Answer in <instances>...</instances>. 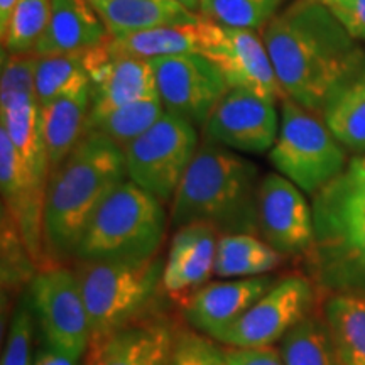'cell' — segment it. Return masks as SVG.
<instances>
[{
    "instance_id": "2",
    "label": "cell",
    "mask_w": 365,
    "mask_h": 365,
    "mask_svg": "<svg viewBox=\"0 0 365 365\" xmlns=\"http://www.w3.org/2000/svg\"><path fill=\"white\" fill-rule=\"evenodd\" d=\"M125 180L124 149L100 132H86L49 176L43 227L48 266H59L71 255L75 257V250L100 205Z\"/></svg>"
},
{
    "instance_id": "29",
    "label": "cell",
    "mask_w": 365,
    "mask_h": 365,
    "mask_svg": "<svg viewBox=\"0 0 365 365\" xmlns=\"http://www.w3.org/2000/svg\"><path fill=\"white\" fill-rule=\"evenodd\" d=\"M164 113L163 102L159 97L137 100L102 113H90L88 130L100 132L125 149L132 140L150 129Z\"/></svg>"
},
{
    "instance_id": "20",
    "label": "cell",
    "mask_w": 365,
    "mask_h": 365,
    "mask_svg": "<svg viewBox=\"0 0 365 365\" xmlns=\"http://www.w3.org/2000/svg\"><path fill=\"white\" fill-rule=\"evenodd\" d=\"M175 339L161 322H137L88 349L86 365H170Z\"/></svg>"
},
{
    "instance_id": "22",
    "label": "cell",
    "mask_w": 365,
    "mask_h": 365,
    "mask_svg": "<svg viewBox=\"0 0 365 365\" xmlns=\"http://www.w3.org/2000/svg\"><path fill=\"white\" fill-rule=\"evenodd\" d=\"M90 110V88L56 98L41 107V129L48 154L49 176L61 166V163L86 135Z\"/></svg>"
},
{
    "instance_id": "25",
    "label": "cell",
    "mask_w": 365,
    "mask_h": 365,
    "mask_svg": "<svg viewBox=\"0 0 365 365\" xmlns=\"http://www.w3.org/2000/svg\"><path fill=\"white\" fill-rule=\"evenodd\" d=\"M281 255L266 240L254 234L220 235L215 274L222 279L264 276L279 266Z\"/></svg>"
},
{
    "instance_id": "14",
    "label": "cell",
    "mask_w": 365,
    "mask_h": 365,
    "mask_svg": "<svg viewBox=\"0 0 365 365\" xmlns=\"http://www.w3.org/2000/svg\"><path fill=\"white\" fill-rule=\"evenodd\" d=\"M210 143L247 154L272 149L279 134L274 103L240 88H230L203 125Z\"/></svg>"
},
{
    "instance_id": "36",
    "label": "cell",
    "mask_w": 365,
    "mask_h": 365,
    "mask_svg": "<svg viewBox=\"0 0 365 365\" xmlns=\"http://www.w3.org/2000/svg\"><path fill=\"white\" fill-rule=\"evenodd\" d=\"M212 341L203 336L185 331L176 335L170 365H213Z\"/></svg>"
},
{
    "instance_id": "44",
    "label": "cell",
    "mask_w": 365,
    "mask_h": 365,
    "mask_svg": "<svg viewBox=\"0 0 365 365\" xmlns=\"http://www.w3.org/2000/svg\"><path fill=\"white\" fill-rule=\"evenodd\" d=\"M318 2H322V0H318Z\"/></svg>"
},
{
    "instance_id": "21",
    "label": "cell",
    "mask_w": 365,
    "mask_h": 365,
    "mask_svg": "<svg viewBox=\"0 0 365 365\" xmlns=\"http://www.w3.org/2000/svg\"><path fill=\"white\" fill-rule=\"evenodd\" d=\"M110 36L91 0H51V14L38 56L86 53Z\"/></svg>"
},
{
    "instance_id": "34",
    "label": "cell",
    "mask_w": 365,
    "mask_h": 365,
    "mask_svg": "<svg viewBox=\"0 0 365 365\" xmlns=\"http://www.w3.org/2000/svg\"><path fill=\"white\" fill-rule=\"evenodd\" d=\"M333 198L365 213V156L354 158L344 175L325 188Z\"/></svg>"
},
{
    "instance_id": "3",
    "label": "cell",
    "mask_w": 365,
    "mask_h": 365,
    "mask_svg": "<svg viewBox=\"0 0 365 365\" xmlns=\"http://www.w3.org/2000/svg\"><path fill=\"white\" fill-rule=\"evenodd\" d=\"M259 185L254 163L207 140L196 150L171 200L173 227L207 223L222 235H257Z\"/></svg>"
},
{
    "instance_id": "35",
    "label": "cell",
    "mask_w": 365,
    "mask_h": 365,
    "mask_svg": "<svg viewBox=\"0 0 365 365\" xmlns=\"http://www.w3.org/2000/svg\"><path fill=\"white\" fill-rule=\"evenodd\" d=\"M33 319L26 308L17 309L4 349L2 365H33Z\"/></svg>"
},
{
    "instance_id": "10",
    "label": "cell",
    "mask_w": 365,
    "mask_h": 365,
    "mask_svg": "<svg viewBox=\"0 0 365 365\" xmlns=\"http://www.w3.org/2000/svg\"><path fill=\"white\" fill-rule=\"evenodd\" d=\"M313 298L312 282L301 276H287L274 282L239 319L210 339L235 349L272 346L308 317Z\"/></svg>"
},
{
    "instance_id": "31",
    "label": "cell",
    "mask_w": 365,
    "mask_h": 365,
    "mask_svg": "<svg viewBox=\"0 0 365 365\" xmlns=\"http://www.w3.org/2000/svg\"><path fill=\"white\" fill-rule=\"evenodd\" d=\"M51 14V0H19L7 26L0 31L4 51L34 53Z\"/></svg>"
},
{
    "instance_id": "26",
    "label": "cell",
    "mask_w": 365,
    "mask_h": 365,
    "mask_svg": "<svg viewBox=\"0 0 365 365\" xmlns=\"http://www.w3.org/2000/svg\"><path fill=\"white\" fill-rule=\"evenodd\" d=\"M323 120L335 139L354 153H365V71L333 93Z\"/></svg>"
},
{
    "instance_id": "15",
    "label": "cell",
    "mask_w": 365,
    "mask_h": 365,
    "mask_svg": "<svg viewBox=\"0 0 365 365\" xmlns=\"http://www.w3.org/2000/svg\"><path fill=\"white\" fill-rule=\"evenodd\" d=\"M108 38L83 53L90 76V113H102L137 100L159 97L156 75L149 59L115 56L108 48Z\"/></svg>"
},
{
    "instance_id": "30",
    "label": "cell",
    "mask_w": 365,
    "mask_h": 365,
    "mask_svg": "<svg viewBox=\"0 0 365 365\" xmlns=\"http://www.w3.org/2000/svg\"><path fill=\"white\" fill-rule=\"evenodd\" d=\"M36 98L39 107L53 100L90 88L83 53L38 56L36 63Z\"/></svg>"
},
{
    "instance_id": "43",
    "label": "cell",
    "mask_w": 365,
    "mask_h": 365,
    "mask_svg": "<svg viewBox=\"0 0 365 365\" xmlns=\"http://www.w3.org/2000/svg\"><path fill=\"white\" fill-rule=\"evenodd\" d=\"M264 4H266V6H269L272 9V11H276L277 7H279V4L282 2V0H262Z\"/></svg>"
},
{
    "instance_id": "40",
    "label": "cell",
    "mask_w": 365,
    "mask_h": 365,
    "mask_svg": "<svg viewBox=\"0 0 365 365\" xmlns=\"http://www.w3.org/2000/svg\"><path fill=\"white\" fill-rule=\"evenodd\" d=\"M17 2H19V0H0V31L7 26Z\"/></svg>"
},
{
    "instance_id": "19",
    "label": "cell",
    "mask_w": 365,
    "mask_h": 365,
    "mask_svg": "<svg viewBox=\"0 0 365 365\" xmlns=\"http://www.w3.org/2000/svg\"><path fill=\"white\" fill-rule=\"evenodd\" d=\"M218 239V232L207 223H191L178 228L164 262V291L182 294L202 287L215 274Z\"/></svg>"
},
{
    "instance_id": "24",
    "label": "cell",
    "mask_w": 365,
    "mask_h": 365,
    "mask_svg": "<svg viewBox=\"0 0 365 365\" xmlns=\"http://www.w3.org/2000/svg\"><path fill=\"white\" fill-rule=\"evenodd\" d=\"M2 129L21 158L36 171V175L49 181V164L46 154L41 107L36 97H17L0 103Z\"/></svg>"
},
{
    "instance_id": "33",
    "label": "cell",
    "mask_w": 365,
    "mask_h": 365,
    "mask_svg": "<svg viewBox=\"0 0 365 365\" xmlns=\"http://www.w3.org/2000/svg\"><path fill=\"white\" fill-rule=\"evenodd\" d=\"M36 53L4 51L0 103L17 97H36Z\"/></svg>"
},
{
    "instance_id": "1",
    "label": "cell",
    "mask_w": 365,
    "mask_h": 365,
    "mask_svg": "<svg viewBox=\"0 0 365 365\" xmlns=\"http://www.w3.org/2000/svg\"><path fill=\"white\" fill-rule=\"evenodd\" d=\"M262 39L286 97L313 112L362 73L357 39L318 0H296L267 22Z\"/></svg>"
},
{
    "instance_id": "27",
    "label": "cell",
    "mask_w": 365,
    "mask_h": 365,
    "mask_svg": "<svg viewBox=\"0 0 365 365\" xmlns=\"http://www.w3.org/2000/svg\"><path fill=\"white\" fill-rule=\"evenodd\" d=\"M323 319L345 365H365V299L331 294L323 308Z\"/></svg>"
},
{
    "instance_id": "9",
    "label": "cell",
    "mask_w": 365,
    "mask_h": 365,
    "mask_svg": "<svg viewBox=\"0 0 365 365\" xmlns=\"http://www.w3.org/2000/svg\"><path fill=\"white\" fill-rule=\"evenodd\" d=\"M31 296L49 349L80 360L90 349V323L76 272L44 267L31 282Z\"/></svg>"
},
{
    "instance_id": "7",
    "label": "cell",
    "mask_w": 365,
    "mask_h": 365,
    "mask_svg": "<svg viewBox=\"0 0 365 365\" xmlns=\"http://www.w3.org/2000/svg\"><path fill=\"white\" fill-rule=\"evenodd\" d=\"M313 217L314 247L308 255L318 282L331 294L365 299V213L322 190Z\"/></svg>"
},
{
    "instance_id": "37",
    "label": "cell",
    "mask_w": 365,
    "mask_h": 365,
    "mask_svg": "<svg viewBox=\"0 0 365 365\" xmlns=\"http://www.w3.org/2000/svg\"><path fill=\"white\" fill-rule=\"evenodd\" d=\"M322 4L339 19L350 36L365 39V0H322Z\"/></svg>"
},
{
    "instance_id": "13",
    "label": "cell",
    "mask_w": 365,
    "mask_h": 365,
    "mask_svg": "<svg viewBox=\"0 0 365 365\" xmlns=\"http://www.w3.org/2000/svg\"><path fill=\"white\" fill-rule=\"evenodd\" d=\"M0 190L2 208L16 223L34 264H48L44 255V203L48 181L36 175L0 127Z\"/></svg>"
},
{
    "instance_id": "23",
    "label": "cell",
    "mask_w": 365,
    "mask_h": 365,
    "mask_svg": "<svg viewBox=\"0 0 365 365\" xmlns=\"http://www.w3.org/2000/svg\"><path fill=\"white\" fill-rule=\"evenodd\" d=\"M112 36L139 33L202 19L178 0H91Z\"/></svg>"
},
{
    "instance_id": "6",
    "label": "cell",
    "mask_w": 365,
    "mask_h": 365,
    "mask_svg": "<svg viewBox=\"0 0 365 365\" xmlns=\"http://www.w3.org/2000/svg\"><path fill=\"white\" fill-rule=\"evenodd\" d=\"M279 134L269 150L277 173L303 193L317 195L346 170V154L318 112L281 100Z\"/></svg>"
},
{
    "instance_id": "39",
    "label": "cell",
    "mask_w": 365,
    "mask_h": 365,
    "mask_svg": "<svg viewBox=\"0 0 365 365\" xmlns=\"http://www.w3.org/2000/svg\"><path fill=\"white\" fill-rule=\"evenodd\" d=\"M78 360L68 357L65 354H59L53 349H43L36 354L34 365H76Z\"/></svg>"
},
{
    "instance_id": "16",
    "label": "cell",
    "mask_w": 365,
    "mask_h": 365,
    "mask_svg": "<svg viewBox=\"0 0 365 365\" xmlns=\"http://www.w3.org/2000/svg\"><path fill=\"white\" fill-rule=\"evenodd\" d=\"M212 61L230 88L250 91L271 103L286 98L264 39L254 31L223 27L222 46Z\"/></svg>"
},
{
    "instance_id": "8",
    "label": "cell",
    "mask_w": 365,
    "mask_h": 365,
    "mask_svg": "<svg viewBox=\"0 0 365 365\" xmlns=\"http://www.w3.org/2000/svg\"><path fill=\"white\" fill-rule=\"evenodd\" d=\"M198 150L196 127L166 112L124 149L127 178L170 203Z\"/></svg>"
},
{
    "instance_id": "41",
    "label": "cell",
    "mask_w": 365,
    "mask_h": 365,
    "mask_svg": "<svg viewBox=\"0 0 365 365\" xmlns=\"http://www.w3.org/2000/svg\"><path fill=\"white\" fill-rule=\"evenodd\" d=\"M212 364L213 365H228L225 357H223L222 346H217L215 344L212 345Z\"/></svg>"
},
{
    "instance_id": "4",
    "label": "cell",
    "mask_w": 365,
    "mask_h": 365,
    "mask_svg": "<svg viewBox=\"0 0 365 365\" xmlns=\"http://www.w3.org/2000/svg\"><path fill=\"white\" fill-rule=\"evenodd\" d=\"M166 225L164 203L125 180L100 205L75 257L80 262L154 257L161 249Z\"/></svg>"
},
{
    "instance_id": "17",
    "label": "cell",
    "mask_w": 365,
    "mask_h": 365,
    "mask_svg": "<svg viewBox=\"0 0 365 365\" xmlns=\"http://www.w3.org/2000/svg\"><path fill=\"white\" fill-rule=\"evenodd\" d=\"M223 27L212 21L200 19L191 24L164 26L139 33L108 38V48L115 56L156 59L180 54H202L212 61L220 49Z\"/></svg>"
},
{
    "instance_id": "18",
    "label": "cell",
    "mask_w": 365,
    "mask_h": 365,
    "mask_svg": "<svg viewBox=\"0 0 365 365\" xmlns=\"http://www.w3.org/2000/svg\"><path fill=\"white\" fill-rule=\"evenodd\" d=\"M276 279L271 276L242 277L210 282L195 291L185 304V318L191 327L212 336L239 319L266 294Z\"/></svg>"
},
{
    "instance_id": "32",
    "label": "cell",
    "mask_w": 365,
    "mask_h": 365,
    "mask_svg": "<svg viewBox=\"0 0 365 365\" xmlns=\"http://www.w3.org/2000/svg\"><path fill=\"white\" fill-rule=\"evenodd\" d=\"M198 14L227 29L255 31L266 26L276 11L262 0H200Z\"/></svg>"
},
{
    "instance_id": "28",
    "label": "cell",
    "mask_w": 365,
    "mask_h": 365,
    "mask_svg": "<svg viewBox=\"0 0 365 365\" xmlns=\"http://www.w3.org/2000/svg\"><path fill=\"white\" fill-rule=\"evenodd\" d=\"M279 352L286 365H345L325 319L309 314L282 336Z\"/></svg>"
},
{
    "instance_id": "11",
    "label": "cell",
    "mask_w": 365,
    "mask_h": 365,
    "mask_svg": "<svg viewBox=\"0 0 365 365\" xmlns=\"http://www.w3.org/2000/svg\"><path fill=\"white\" fill-rule=\"evenodd\" d=\"M158 95L166 112L193 125H205L210 113L230 90L220 68L202 54L150 59Z\"/></svg>"
},
{
    "instance_id": "38",
    "label": "cell",
    "mask_w": 365,
    "mask_h": 365,
    "mask_svg": "<svg viewBox=\"0 0 365 365\" xmlns=\"http://www.w3.org/2000/svg\"><path fill=\"white\" fill-rule=\"evenodd\" d=\"M222 350L228 365H286L279 349L274 346H261V349L225 346Z\"/></svg>"
},
{
    "instance_id": "42",
    "label": "cell",
    "mask_w": 365,
    "mask_h": 365,
    "mask_svg": "<svg viewBox=\"0 0 365 365\" xmlns=\"http://www.w3.org/2000/svg\"><path fill=\"white\" fill-rule=\"evenodd\" d=\"M178 2L195 14H198V11H200V0H178Z\"/></svg>"
},
{
    "instance_id": "5",
    "label": "cell",
    "mask_w": 365,
    "mask_h": 365,
    "mask_svg": "<svg viewBox=\"0 0 365 365\" xmlns=\"http://www.w3.org/2000/svg\"><path fill=\"white\" fill-rule=\"evenodd\" d=\"M164 262L149 259L80 262L76 269L90 323V345L137 322L163 286Z\"/></svg>"
},
{
    "instance_id": "12",
    "label": "cell",
    "mask_w": 365,
    "mask_h": 365,
    "mask_svg": "<svg viewBox=\"0 0 365 365\" xmlns=\"http://www.w3.org/2000/svg\"><path fill=\"white\" fill-rule=\"evenodd\" d=\"M259 234L282 255H308L314 247V217L294 182L277 173L262 178L257 196Z\"/></svg>"
}]
</instances>
